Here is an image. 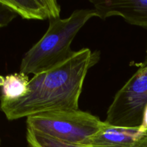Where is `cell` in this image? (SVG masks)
Instances as JSON below:
<instances>
[{"label": "cell", "mask_w": 147, "mask_h": 147, "mask_svg": "<svg viewBox=\"0 0 147 147\" xmlns=\"http://www.w3.org/2000/svg\"><path fill=\"white\" fill-rule=\"evenodd\" d=\"M98 53L88 48L75 52L59 65L34 75L29 91L17 100L0 98V110L9 121L51 111L79 109V99L89 69L97 63Z\"/></svg>", "instance_id": "obj_1"}, {"label": "cell", "mask_w": 147, "mask_h": 147, "mask_svg": "<svg viewBox=\"0 0 147 147\" xmlns=\"http://www.w3.org/2000/svg\"><path fill=\"white\" fill-rule=\"evenodd\" d=\"M97 17L94 9L73 11L69 17L49 20L47 32L22 59L20 73L37 75L64 63L75 53L71 43L90 19Z\"/></svg>", "instance_id": "obj_2"}, {"label": "cell", "mask_w": 147, "mask_h": 147, "mask_svg": "<svg viewBox=\"0 0 147 147\" xmlns=\"http://www.w3.org/2000/svg\"><path fill=\"white\" fill-rule=\"evenodd\" d=\"M27 129L53 139L88 146L104 126L98 116L80 109L51 111L30 116Z\"/></svg>", "instance_id": "obj_3"}, {"label": "cell", "mask_w": 147, "mask_h": 147, "mask_svg": "<svg viewBox=\"0 0 147 147\" xmlns=\"http://www.w3.org/2000/svg\"><path fill=\"white\" fill-rule=\"evenodd\" d=\"M146 105L147 59L115 95L105 122L120 127H139Z\"/></svg>", "instance_id": "obj_4"}, {"label": "cell", "mask_w": 147, "mask_h": 147, "mask_svg": "<svg viewBox=\"0 0 147 147\" xmlns=\"http://www.w3.org/2000/svg\"><path fill=\"white\" fill-rule=\"evenodd\" d=\"M97 17L120 16L132 25L147 28V0H90Z\"/></svg>", "instance_id": "obj_5"}, {"label": "cell", "mask_w": 147, "mask_h": 147, "mask_svg": "<svg viewBox=\"0 0 147 147\" xmlns=\"http://www.w3.org/2000/svg\"><path fill=\"white\" fill-rule=\"evenodd\" d=\"M146 131L141 130L139 126L120 127L108 124L105 122L103 129L93 136L88 146L140 147L141 142Z\"/></svg>", "instance_id": "obj_6"}, {"label": "cell", "mask_w": 147, "mask_h": 147, "mask_svg": "<svg viewBox=\"0 0 147 147\" xmlns=\"http://www.w3.org/2000/svg\"><path fill=\"white\" fill-rule=\"evenodd\" d=\"M24 20H52L60 17L61 7L55 0H1Z\"/></svg>", "instance_id": "obj_7"}, {"label": "cell", "mask_w": 147, "mask_h": 147, "mask_svg": "<svg viewBox=\"0 0 147 147\" xmlns=\"http://www.w3.org/2000/svg\"><path fill=\"white\" fill-rule=\"evenodd\" d=\"M30 80L27 75L20 72L0 76V98L14 100L25 96L29 91Z\"/></svg>", "instance_id": "obj_8"}, {"label": "cell", "mask_w": 147, "mask_h": 147, "mask_svg": "<svg viewBox=\"0 0 147 147\" xmlns=\"http://www.w3.org/2000/svg\"><path fill=\"white\" fill-rule=\"evenodd\" d=\"M26 139L29 147H89L61 142L30 129H27Z\"/></svg>", "instance_id": "obj_9"}, {"label": "cell", "mask_w": 147, "mask_h": 147, "mask_svg": "<svg viewBox=\"0 0 147 147\" xmlns=\"http://www.w3.org/2000/svg\"><path fill=\"white\" fill-rule=\"evenodd\" d=\"M17 14L0 0V28L8 25Z\"/></svg>", "instance_id": "obj_10"}, {"label": "cell", "mask_w": 147, "mask_h": 147, "mask_svg": "<svg viewBox=\"0 0 147 147\" xmlns=\"http://www.w3.org/2000/svg\"><path fill=\"white\" fill-rule=\"evenodd\" d=\"M139 129L143 131H147V105L145 107L144 111L143 113V118H142V122L141 126H139Z\"/></svg>", "instance_id": "obj_11"}, {"label": "cell", "mask_w": 147, "mask_h": 147, "mask_svg": "<svg viewBox=\"0 0 147 147\" xmlns=\"http://www.w3.org/2000/svg\"><path fill=\"white\" fill-rule=\"evenodd\" d=\"M1 138H0V147H1Z\"/></svg>", "instance_id": "obj_12"}, {"label": "cell", "mask_w": 147, "mask_h": 147, "mask_svg": "<svg viewBox=\"0 0 147 147\" xmlns=\"http://www.w3.org/2000/svg\"><path fill=\"white\" fill-rule=\"evenodd\" d=\"M146 52H147V51H146Z\"/></svg>", "instance_id": "obj_13"}]
</instances>
